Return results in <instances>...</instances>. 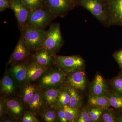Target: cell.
<instances>
[{
	"mask_svg": "<svg viewBox=\"0 0 122 122\" xmlns=\"http://www.w3.org/2000/svg\"><path fill=\"white\" fill-rule=\"evenodd\" d=\"M3 102L7 114L11 117L18 120L23 117L24 107L19 100L15 98L7 99Z\"/></svg>",
	"mask_w": 122,
	"mask_h": 122,
	"instance_id": "14",
	"label": "cell"
},
{
	"mask_svg": "<svg viewBox=\"0 0 122 122\" xmlns=\"http://www.w3.org/2000/svg\"><path fill=\"white\" fill-rule=\"evenodd\" d=\"M113 57L122 70V48L116 51L113 54Z\"/></svg>",
	"mask_w": 122,
	"mask_h": 122,
	"instance_id": "34",
	"label": "cell"
},
{
	"mask_svg": "<svg viewBox=\"0 0 122 122\" xmlns=\"http://www.w3.org/2000/svg\"><path fill=\"white\" fill-rule=\"evenodd\" d=\"M43 90L39 87L25 105L30 111L34 114L40 112L45 107L42 97Z\"/></svg>",
	"mask_w": 122,
	"mask_h": 122,
	"instance_id": "16",
	"label": "cell"
},
{
	"mask_svg": "<svg viewBox=\"0 0 122 122\" xmlns=\"http://www.w3.org/2000/svg\"><path fill=\"white\" fill-rule=\"evenodd\" d=\"M100 122H117L116 115L113 109L109 107L103 110L101 115Z\"/></svg>",
	"mask_w": 122,
	"mask_h": 122,
	"instance_id": "28",
	"label": "cell"
},
{
	"mask_svg": "<svg viewBox=\"0 0 122 122\" xmlns=\"http://www.w3.org/2000/svg\"><path fill=\"white\" fill-rule=\"evenodd\" d=\"M10 8L9 2L7 0H0V11L1 12Z\"/></svg>",
	"mask_w": 122,
	"mask_h": 122,
	"instance_id": "35",
	"label": "cell"
},
{
	"mask_svg": "<svg viewBox=\"0 0 122 122\" xmlns=\"http://www.w3.org/2000/svg\"><path fill=\"white\" fill-rule=\"evenodd\" d=\"M54 65L62 71L68 74L82 69L85 66V61L79 55H56Z\"/></svg>",
	"mask_w": 122,
	"mask_h": 122,
	"instance_id": "5",
	"label": "cell"
},
{
	"mask_svg": "<svg viewBox=\"0 0 122 122\" xmlns=\"http://www.w3.org/2000/svg\"><path fill=\"white\" fill-rule=\"evenodd\" d=\"M89 108L85 107L79 111L76 122H92L89 114Z\"/></svg>",
	"mask_w": 122,
	"mask_h": 122,
	"instance_id": "31",
	"label": "cell"
},
{
	"mask_svg": "<svg viewBox=\"0 0 122 122\" xmlns=\"http://www.w3.org/2000/svg\"><path fill=\"white\" fill-rule=\"evenodd\" d=\"M0 93L5 95L14 93L18 87L16 83L8 71L4 74L0 82Z\"/></svg>",
	"mask_w": 122,
	"mask_h": 122,
	"instance_id": "18",
	"label": "cell"
},
{
	"mask_svg": "<svg viewBox=\"0 0 122 122\" xmlns=\"http://www.w3.org/2000/svg\"><path fill=\"white\" fill-rule=\"evenodd\" d=\"M57 112L58 121L61 122H68L63 107L57 109Z\"/></svg>",
	"mask_w": 122,
	"mask_h": 122,
	"instance_id": "33",
	"label": "cell"
},
{
	"mask_svg": "<svg viewBox=\"0 0 122 122\" xmlns=\"http://www.w3.org/2000/svg\"><path fill=\"white\" fill-rule=\"evenodd\" d=\"M30 11L44 6L45 0H21Z\"/></svg>",
	"mask_w": 122,
	"mask_h": 122,
	"instance_id": "29",
	"label": "cell"
},
{
	"mask_svg": "<svg viewBox=\"0 0 122 122\" xmlns=\"http://www.w3.org/2000/svg\"><path fill=\"white\" fill-rule=\"evenodd\" d=\"M21 86V100L25 105L39 87L27 82H25Z\"/></svg>",
	"mask_w": 122,
	"mask_h": 122,
	"instance_id": "21",
	"label": "cell"
},
{
	"mask_svg": "<svg viewBox=\"0 0 122 122\" xmlns=\"http://www.w3.org/2000/svg\"><path fill=\"white\" fill-rule=\"evenodd\" d=\"M9 3L17 20L18 28L22 32L26 25L30 11L21 0H10Z\"/></svg>",
	"mask_w": 122,
	"mask_h": 122,
	"instance_id": "9",
	"label": "cell"
},
{
	"mask_svg": "<svg viewBox=\"0 0 122 122\" xmlns=\"http://www.w3.org/2000/svg\"><path fill=\"white\" fill-rule=\"evenodd\" d=\"M73 0L74 1H75V2H76V1H77V0Z\"/></svg>",
	"mask_w": 122,
	"mask_h": 122,
	"instance_id": "39",
	"label": "cell"
},
{
	"mask_svg": "<svg viewBox=\"0 0 122 122\" xmlns=\"http://www.w3.org/2000/svg\"><path fill=\"white\" fill-rule=\"evenodd\" d=\"M28 64L21 62L11 65L9 69V74L13 78L18 87H20L26 81Z\"/></svg>",
	"mask_w": 122,
	"mask_h": 122,
	"instance_id": "12",
	"label": "cell"
},
{
	"mask_svg": "<svg viewBox=\"0 0 122 122\" xmlns=\"http://www.w3.org/2000/svg\"><path fill=\"white\" fill-rule=\"evenodd\" d=\"M15 119L12 118H5L3 119L2 120H1V122H15Z\"/></svg>",
	"mask_w": 122,
	"mask_h": 122,
	"instance_id": "37",
	"label": "cell"
},
{
	"mask_svg": "<svg viewBox=\"0 0 122 122\" xmlns=\"http://www.w3.org/2000/svg\"><path fill=\"white\" fill-rule=\"evenodd\" d=\"M44 107L39 112L44 122H54L58 121L57 109L50 107Z\"/></svg>",
	"mask_w": 122,
	"mask_h": 122,
	"instance_id": "24",
	"label": "cell"
},
{
	"mask_svg": "<svg viewBox=\"0 0 122 122\" xmlns=\"http://www.w3.org/2000/svg\"><path fill=\"white\" fill-rule=\"evenodd\" d=\"M60 88L43 89L42 97L45 107L54 108L59 95Z\"/></svg>",
	"mask_w": 122,
	"mask_h": 122,
	"instance_id": "19",
	"label": "cell"
},
{
	"mask_svg": "<svg viewBox=\"0 0 122 122\" xmlns=\"http://www.w3.org/2000/svg\"><path fill=\"white\" fill-rule=\"evenodd\" d=\"M46 31L44 28L25 25L21 35L30 50L36 51L41 48Z\"/></svg>",
	"mask_w": 122,
	"mask_h": 122,
	"instance_id": "4",
	"label": "cell"
},
{
	"mask_svg": "<svg viewBox=\"0 0 122 122\" xmlns=\"http://www.w3.org/2000/svg\"><path fill=\"white\" fill-rule=\"evenodd\" d=\"M68 122H76L79 113V109L76 107H72L68 105H66L63 107Z\"/></svg>",
	"mask_w": 122,
	"mask_h": 122,
	"instance_id": "27",
	"label": "cell"
},
{
	"mask_svg": "<svg viewBox=\"0 0 122 122\" xmlns=\"http://www.w3.org/2000/svg\"><path fill=\"white\" fill-rule=\"evenodd\" d=\"M107 5L108 26L122 27V0H107Z\"/></svg>",
	"mask_w": 122,
	"mask_h": 122,
	"instance_id": "8",
	"label": "cell"
},
{
	"mask_svg": "<svg viewBox=\"0 0 122 122\" xmlns=\"http://www.w3.org/2000/svg\"><path fill=\"white\" fill-rule=\"evenodd\" d=\"M103 0L105 1H107V0Z\"/></svg>",
	"mask_w": 122,
	"mask_h": 122,
	"instance_id": "40",
	"label": "cell"
},
{
	"mask_svg": "<svg viewBox=\"0 0 122 122\" xmlns=\"http://www.w3.org/2000/svg\"><path fill=\"white\" fill-rule=\"evenodd\" d=\"M116 118H117V122H122V113L118 114L116 115Z\"/></svg>",
	"mask_w": 122,
	"mask_h": 122,
	"instance_id": "38",
	"label": "cell"
},
{
	"mask_svg": "<svg viewBox=\"0 0 122 122\" xmlns=\"http://www.w3.org/2000/svg\"><path fill=\"white\" fill-rule=\"evenodd\" d=\"M111 85L112 91L122 96V71L111 80Z\"/></svg>",
	"mask_w": 122,
	"mask_h": 122,
	"instance_id": "26",
	"label": "cell"
},
{
	"mask_svg": "<svg viewBox=\"0 0 122 122\" xmlns=\"http://www.w3.org/2000/svg\"><path fill=\"white\" fill-rule=\"evenodd\" d=\"M111 106L118 111H122V96L112 91H109L107 94Z\"/></svg>",
	"mask_w": 122,
	"mask_h": 122,
	"instance_id": "25",
	"label": "cell"
},
{
	"mask_svg": "<svg viewBox=\"0 0 122 122\" xmlns=\"http://www.w3.org/2000/svg\"><path fill=\"white\" fill-rule=\"evenodd\" d=\"M30 51L21 35L9 59L8 64L13 65L26 60L28 57Z\"/></svg>",
	"mask_w": 122,
	"mask_h": 122,
	"instance_id": "11",
	"label": "cell"
},
{
	"mask_svg": "<svg viewBox=\"0 0 122 122\" xmlns=\"http://www.w3.org/2000/svg\"><path fill=\"white\" fill-rule=\"evenodd\" d=\"M104 110L95 107L89 108V114L92 122H100L101 115Z\"/></svg>",
	"mask_w": 122,
	"mask_h": 122,
	"instance_id": "30",
	"label": "cell"
},
{
	"mask_svg": "<svg viewBox=\"0 0 122 122\" xmlns=\"http://www.w3.org/2000/svg\"><path fill=\"white\" fill-rule=\"evenodd\" d=\"M60 24L54 23L51 25L46 31L44 41L40 48H43L56 54L61 49L64 44Z\"/></svg>",
	"mask_w": 122,
	"mask_h": 122,
	"instance_id": "1",
	"label": "cell"
},
{
	"mask_svg": "<svg viewBox=\"0 0 122 122\" xmlns=\"http://www.w3.org/2000/svg\"><path fill=\"white\" fill-rule=\"evenodd\" d=\"M66 74L58 68H49L38 79L41 89L60 88L65 84Z\"/></svg>",
	"mask_w": 122,
	"mask_h": 122,
	"instance_id": "2",
	"label": "cell"
},
{
	"mask_svg": "<svg viewBox=\"0 0 122 122\" xmlns=\"http://www.w3.org/2000/svg\"><path fill=\"white\" fill-rule=\"evenodd\" d=\"M76 4L87 10L103 25L108 26L106 1L103 0H77Z\"/></svg>",
	"mask_w": 122,
	"mask_h": 122,
	"instance_id": "3",
	"label": "cell"
},
{
	"mask_svg": "<svg viewBox=\"0 0 122 122\" xmlns=\"http://www.w3.org/2000/svg\"><path fill=\"white\" fill-rule=\"evenodd\" d=\"M70 95L66 86H62L60 88V91L54 108L57 109L69 105Z\"/></svg>",
	"mask_w": 122,
	"mask_h": 122,
	"instance_id": "23",
	"label": "cell"
},
{
	"mask_svg": "<svg viewBox=\"0 0 122 122\" xmlns=\"http://www.w3.org/2000/svg\"><path fill=\"white\" fill-rule=\"evenodd\" d=\"M54 18L46 7L45 8L43 6L30 11L26 24L30 26L45 28Z\"/></svg>",
	"mask_w": 122,
	"mask_h": 122,
	"instance_id": "6",
	"label": "cell"
},
{
	"mask_svg": "<svg viewBox=\"0 0 122 122\" xmlns=\"http://www.w3.org/2000/svg\"><path fill=\"white\" fill-rule=\"evenodd\" d=\"M88 103L90 107H98L103 110L108 109L111 107L107 96L90 94L88 98Z\"/></svg>",
	"mask_w": 122,
	"mask_h": 122,
	"instance_id": "20",
	"label": "cell"
},
{
	"mask_svg": "<svg viewBox=\"0 0 122 122\" xmlns=\"http://www.w3.org/2000/svg\"><path fill=\"white\" fill-rule=\"evenodd\" d=\"M36 51L33 55L32 62L48 68L54 65L56 54L43 48Z\"/></svg>",
	"mask_w": 122,
	"mask_h": 122,
	"instance_id": "13",
	"label": "cell"
},
{
	"mask_svg": "<svg viewBox=\"0 0 122 122\" xmlns=\"http://www.w3.org/2000/svg\"><path fill=\"white\" fill-rule=\"evenodd\" d=\"M5 114H7V111L4 102L2 100H1L0 102V119L4 116Z\"/></svg>",
	"mask_w": 122,
	"mask_h": 122,
	"instance_id": "36",
	"label": "cell"
},
{
	"mask_svg": "<svg viewBox=\"0 0 122 122\" xmlns=\"http://www.w3.org/2000/svg\"><path fill=\"white\" fill-rule=\"evenodd\" d=\"M89 91L92 95L107 96L110 91L105 79L101 75L97 74L90 85Z\"/></svg>",
	"mask_w": 122,
	"mask_h": 122,
	"instance_id": "15",
	"label": "cell"
},
{
	"mask_svg": "<svg viewBox=\"0 0 122 122\" xmlns=\"http://www.w3.org/2000/svg\"><path fill=\"white\" fill-rule=\"evenodd\" d=\"M65 84L66 86L73 87L78 91L85 90L87 81L83 69L66 74Z\"/></svg>",
	"mask_w": 122,
	"mask_h": 122,
	"instance_id": "10",
	"label": "cell"
},
{
	"mask_svg": "<svg viewBox=\"0 0 122 122\" xmlns=\"http://www.w3.org/2000/svg\"><path fill=\"white\" fill-rule=\"evenodd\" d=\"M44 4L53 16L63 17L75 7L73 0H45Z\"/></svg>",
	"mask_w": 122,
	"mask_h": 122,
	"instance_id": "7",
	"label": "cell"
},
{
	"mask_svg": "<svg viewBox=\"0 0 122 122\" xmlns=\"http://www.w3.org/2000/svg\"><path fill=\"white\" fill-rule=\"evenodd\" d=\"M69 92L70 98L68 106L72 107L81 108L83 104L82 97L78 90L73 87L66 86Z\"/></svg>",
	"mask_w": 122,
	"mask_h": 122,
	"instance_id": "22",
	"label": "cell"
},
{
	"mask_svg": "<svg viewBox=\"0 0 122 122\" xmlns=\"http://www.w3.org/2000/svg\"><path fill=\"white\" fill-rule=\"evenodd\" d=\"M23 122H39V121L35 117L32 112H25L22 119Z\"/></svg>",
	"mask_w": 122,
	"mask_h": 122,
	"instance_id": "32",
	"label": "cell"
},
{
	"mask_svg": "<svg viewBox=\"0 0 122 122\" xmlns=\"http://www.w3.org/2000/svg\"><path fill=\"white\" fill-rule=\"evenodd\" d=\"M49 68L35 62H32L28 64L27 77L25 82L30 83L38 80Z\"/></svg>",
	"mask_w": 122,
	"mask_h": 122,
	"instance_id": "17",
	"label": "cell"
}]
</instances>
